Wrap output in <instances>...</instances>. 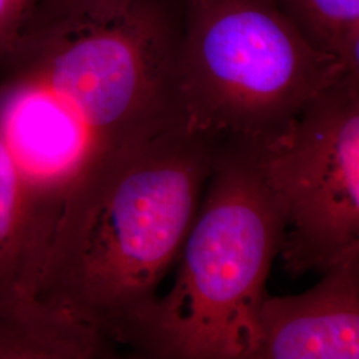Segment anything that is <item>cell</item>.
I'll return each mask as SVG.
<instances>
[{
    "label": "cell",
    "mask_w": 359,
    "mask_h": 359,
    "mask_svg": "<svg viewBox=\"0 0 359 359\" xmlns=\"http://www.w3.org/2000/svg\"><path fill=\"white\" fill-rule=\"evenodd\" d=\"M215 142L181 124L86 173L56 224L39 299L129 346L192 228Z\"/></svg>",
    "instance_id": "2"
},
{
    "label": "cell",
    "mask_w": 359,
    "mask_h": 359,
    "mask_svg": "<svg viewBox=\"0 0 359 359\" xmlns=\"http://www.w3.org/2000/svg\"><path fill=\"white\" fill-rule=\"evenodd\" d=\"M321 51L359 75V0H274Z\"/></svg>",
    "instance_id": "9"
},
{
    "label": "cell",
    "mask_w": 359,
    "mask_h": 359,
    "mask_svg": "<svg viewBox=\"0 0 359 359\" xmlns=\"http://www.w3.org/2000/svg\"><path fill=\"white\" fill-rule=\"evenodd\" d=\"M265 142L224 139L180 253L176 281L129 346L154 359H252L258 310L283 243V210L261 167Z\"/></svg>",
    "instance_id": "3"
},
{
    "label": "cell",
    "mask_w": 359,
    "mask_h": 359,
    "mask_svg": "<svg viewBox=\"0 0 359 359\" xmlns=\"http://www.w3.org/2000/svg\"><path fill=\"white\" fill-rule=\"evenodd\" d=\"M102 334L36 295L0 301V359L116 357Z\"/></svg>",
    "instance_id": "7"
},
{
    "label": "cell",
    "mask_w": 359,
    "mask_h": 359,
    "mask_svg": "<svg viewBox=\"0 0 359 359\" xmlns=\"http://www.w3.org/2000/svg\"><path fill=\"white\" fill-rule=\"evenodd\" d=\"M283 210L280 256L293 277L329 269L359 249V75L322 90L261 149Z\"/></svg>",
    "instance_id": "5"
},
{
    "label": "cell",
    "mask_w": 359,
    "mask_h": 359,
    "mask_svg": "<svg viewBox=\"0 0 359 359\" xmlns=\"http://www.w3.org/2000/svg\"><path fill=\"white\" fill-rule=\"evenodd\" d=\"M139 0H32L22 34L104 23L129 11Z\"/></svg>",
    "instance_id": "10"
},
{
    "label": "cell",
    "mask_w": 359,
    "mask_h": 359,
    "mask_svg": "<svg viewBox=\"0 0 359 359\" xmlns=\"http://www.w3.org/2000/svg\"><path fill=\"white\" fill-rule=\"evenodd\" d=\"M257 322L252 359H358L359 249L301 294L266 293Z\"/></svg>",
    "instance_id": "6"
},
{
    "label": "cell",
    "mask_w": 359,
    "mask_h": 359,
    "mask_svg": "<svg viewBox=\"0 0 359 359\" xmlns=\"http://www.w3.org/2000/svg\"><path fill=\"white\" fill-rule=\"evenodd\" d=\"M176 90L184 123L212 140L270 142L350 74L274 0H179Z\"/></svg>",
    "instance_id": "4"
},
{
    "label": "cell",
    "mask_w": 359,
    "mask_h": 359,
    "mask_svg": "<svg viewBox=\"0 0 359 359\" xmlns=\"http://www.w3.org/2000/svg\"><path fill=\"white\" fill-rule=\"evenodd\" d=\"M32 0H0V57L20 38Z\"/></svg>",
    "instance_id": "11"
},
{
    "label": "cell",
    "mask_w": 359,
    "mask_h": 359,
    "mask_svg": "<svg viewBox=\"0 0 359 359\" xmlns=\"http://www.w3.org/2000/svg\"><path fill=\"white\" fill-rule=\"evenodd\" d=\"M179 0L104 23L22 34L0 57V137L22 179L38 278L72 188L104 157L184 123Z\"/></svg>",
    "instance_id": "1"
},
{
    "label": "cell",
    "mask_w": 359,
    "mask_h": 359,
    "mask_svg": "<svg viewBox=\"0 0 359 359\" xmlns=\"http://www.w3.org/2000/svg\"><path fill=\"white\" fill-rule=\"evenodd\" d=\"M27 236L26 192L0 137V301L36 295Z\"/></svg>",
    "instance_id": "8"
}]
</instances>
